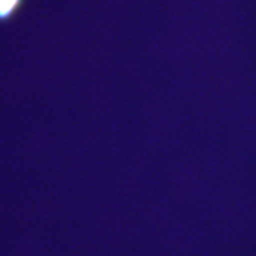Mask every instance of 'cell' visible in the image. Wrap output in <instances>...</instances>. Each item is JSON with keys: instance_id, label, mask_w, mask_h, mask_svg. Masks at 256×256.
<instances>
[{"instance_id": "6da1fadb", "label": "cell", "mask_w": 256, "mask_h": 256, "mask_svg": "<svg viewBox=\"0 0 256 256\" xmlns=\"http://www.w3.org/2000/svg\"><path fill=\"white\" fill-rule=\"evenodd\" d=\"M26 0H0V24L10 23L23 11Z\"/></svg>"}]
</instances>
